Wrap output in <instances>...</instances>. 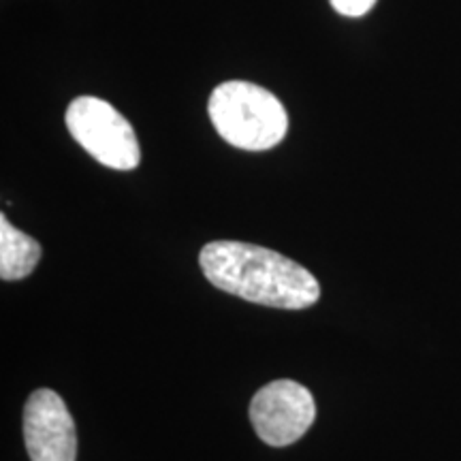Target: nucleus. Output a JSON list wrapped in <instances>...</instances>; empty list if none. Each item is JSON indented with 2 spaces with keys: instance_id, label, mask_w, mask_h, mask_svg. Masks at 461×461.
<instances>
[{
  "instance_id": "obj_6",
  "label": "nucleus",
  "mask_w": 461,
  "mask_h": 461,
  "mask_svg": "<svg viewBox=\"0 0 461 461\" xmlns=\"http://www.w3.org/2000/svg\"><path fill=\"white\" fill-rule=\"evenodd\" d=\"M41 261V246L0 216V278L14 282L28 278Z\"/></svg>"
},
{
  "instance_id": "obj_3",
  "label": "nucleus",
  "mask_w": 461,
  "mask_h": 461,
  "mask_svg": "<svg viewBox=\"0 0 461 461\" xmlns=\"http://www.w3.org/2000/svg\"><path fill=\"white\" fill-rule=\"evenodd\" d=\"M67 129L92 158L115 171L140 165L141 148L135 129L112 103L96 96H77L65 113Z\"/></svg>"
},
{
  "instance_id": "obj_5",
  "label": "nucleus",
  "mask_w": 461,
  "mask_h": 461,
  "mask_svg": "<svg viewBox=\"0 0 461 461\" xmlns=\"http://www.w3.org/2000/svg\"><path fill=\"white\" fill-rule=\"evenodd\" d=\"M24 442L32 461H75L77 431L65 400L39 389L24 406Z\"/></svg>"
},
{
  "instance_id": "obj_2",
  "label": "nucleus",
  "mask_w": 461,
  "mask_h": 461,
  "mask_svg": "<svg viewBox=\"0 0 461 461\" xmlns=\"http://www.w3.org/2000/svg\"><path fill=\"white\" fill-rule=\"evenodd\" d=\"M218 135L248 152L272 149L286 137L288 115L282 101L263 86L230 79L216 86L207 103Z\"/></svg>"
},
{
  "instance_id": "obj_4",
  "label": "nucleus",
  "mask_w": 461,
  "mask_h": 461,
  "mask_svg": "<svg viewBox=\"0 0 461 461\" xmlns=\"http://www.w3.org/2000/svg\"><path fill=\"white\" fill-rule=\"evenodd\" d=\"M314 397L295 380H274L258 389L250 403V420L257 436L269 447H288L312 428Z\"/></svg>"
},
{
  "instance_id": "obj_7",
  "label": "nucleus",
  "mask_w": 461,
  "mask_h": 461,
  "mask_svg": "<svg viewBox=\"0 0 461 461\" xmlns=\"http://www.w3.org/2000/svg\"><path fill=\"white\" fill-rule=\"evenodd\" d=\"M378 0H330V5L339 15L346 17H363L374 9Z\"/></svg>"
},
{
  "instance_id": "obj_1",
  "label": "nucleus",
  "mask_w": 461,
  "mask_h": 461,
  "mask_svg": "<svg viewBox=\"0 0 461 461\" xmlns=\"http://www.w3.org/2000/svg\"><path fill=\"white\" fill-rule=\"evenodd\" d=\"M199 265L216 288L246 302L282 310H305L321 297V285L308 269L269 248L244 241H212Z\"/></svg>"
}]
</instances>
